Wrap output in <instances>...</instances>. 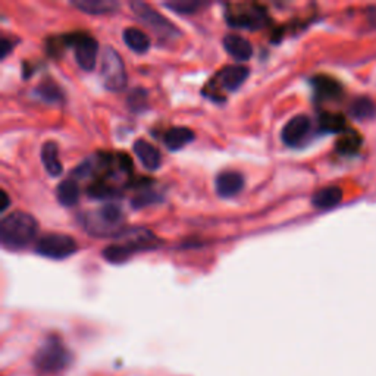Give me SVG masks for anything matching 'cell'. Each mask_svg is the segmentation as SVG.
Here are the masks:
<instances>
[{
  "label": "cell",
  "instance_id": "obj_3",
  "mask_svg": "<svg viewBox=\"0 0 376 376\" xmlns=\"http://www.w3.org/2000/svg\"><path fill=\"white\" fill-rule=\"evenodd\" d=\"M155 234L147 230H133L127 235H121V241L110 244L103 250V257L109 263L119 264L127 262L133 255L155 247Z\"/></svg>",
  "mask_w": 376,
  "mask_h": 376
},
{
  "label": "cell",
  "instance_id": "obj_24",
  "mask_svg": "<svg viewBox=\"0 0 376 376\" xmlns=\"http://www.w3.org/2000/svg\"><path fill=\"white\" fill-rule=\"evenodd\" d=\"M87 194L91 197V199H99V200H107V199H112L115 197L118 194V190L114 187L107 184L105 179H99L96 181V183H93L89 188H87Z\"/></svg>",
  "mask_w": 376,
  "mask_h": 376
},
{
  "label": "cell",
  "instance_id": "obj_18",
  "mask_svg": "<svg viewBox=\"0 0 376 376\" xmlns=\"http://www.w3.org/2000/svg\"><path fill=\"white\" fill-rule=\"evenodd\" d=\"M73 5L84 13L91 15H105V13H112L119 8V3L112 0H78L73 2Z\"/></svg>",
  "mask_w": 376,
  "mask_h": 376
},
{
  "label": "cell",
  "instance_id": "obj_9",
  "mask_svg": "<svg viewBox=\"0 0 376 376\" xmlns=\"http://www.w3.org/2000/svg\"><path fill=\"white\" fill-rule=\"evenodd\" d=\"M130 6L135 13V17L160 37H175L178 34V30L165 17H162L158 10L150 8L147 3L131 2Z\"/></svg>",
  "mask_w": 376,
  "mask_h": 376
},
{
  "label": "cell",
  "instance_id": "obj_13",
  "mask_svg": "<svg viewBox=\"0 0 376 376\" xmlns=\"http://www.w3.org/2000/svg\"><path fill=\"white\" fill-rule=\"evenodd\" d=\"M224 47L231 58L239 62H244L252 58L253 47L250 41L241 36L228 34L224 38Z\"/></svg>",
  "mask_w": 376,
  "mask_h": 376
},
{
  "label": "cell",
  "instance_id": "obj_32",
  "mask_svg": "<svg viewBox=\"0 0 376 376\" xmlns=\"http://www.w3.org/2000/svg\"><path fill=\"white\" fill-rule=\"evenodd\" d=\"M370 20H372L373 25H376V9H372L370 10Z\"/></svg>",
  "mask_w": 376,
  "mask_h": 376
},
{
  "label": "cell",
  "instance_id": "obj_1",
  "mask_svg": "<svg viewBox=\"0 0 376 376\" xmlns=\"http://www.w3.org/2000/svg\"><path fill=\"white\" fill-rule=\"evenodd\" d=\"M38 231V224L30 213L12 212L0 222V241L12 252H18L29 247Z\"/></svg>",
  "mask_w": 376,
  "mask_h": 376
},
{
  "label": "cell",
  "instance_id": "obj_5",
  "mask_svg": "<svg viewBox=\"0 0 376 376\" xmlns=\"http://www.w3.org/2000/svg\"><path fill=\"white\" fill-rule=\"evenodd\" d=\"M227 21L231 27L247 30H259L268 24V12L260 5L228 6Z\"/></svg>",
  "mask_w": 376,
  "mask_h": 376
},
{
  "label": "cell",
  "instance_id": "obj_4",
  "mask_svg": "<svg viewBox=\"0 0 376 376\" xmlns=\"http://www.w3.org/2000/svg\"><path fill=\"white\" fill-rule=\"evenodd\" d=\"M123 220L121 209L115 203H106L97 211H93L82 218L86 230L93 235H110L118 234V230Z\"/></svg>",
  "mask_w": 376,
  "mask_h": 376
},
{
  "label": "cell",
  "instance_id": "obj_21",
  "mask_svg": "<svg viewBox=\"0 0 376 376\" xmlns=\"http://www.w3.org/2000/svg\"><path fill=\"white\" fill-rule=\"evenodd\" d=\"M312 84L315 87V93L319 99H324V100L336 99V97L341 93V87L338 82L325 75L315 77Z\"/></svg>",
  "mask_w": 376,
  "mask_h": 376
},
{
  "label": "cell",
  "instance_id": "obj_23",
  "mask_svg": "<svg viewBox=\"0 0 376 376\" xmlns=\"http://www.w3.org/2000/svg\"><path fill=\"white\" fill-rule=\"evenodd\" d=\"M345 119L340 114L325 112L319 116V128L325 133H341L345 130Z\"/></svg>",
  "mask_w": 376,
  "mask_h": 376
},
{
  "label": "cell",
  "instance_id": "obj_10",
  "mask_svg": "<svg viewBox=\"0 0 376 376\" xmlns=\"http://www.w3.org/2000/svg\"><path fill=\"white\" fill-rule=\"evenodd\" d=\"M312 122L309 116L306 115H297L291 118L283 128L281 138L283 142L289 147H299L304 143L306 138L310 134Z\"/></svg>",
  "mask_w": 376,
  "mask_h": 376
},
{
  "label": "cell",
  "instance_id": "obj_8",
  "mask_svg": "<svg viewBox=\"0 0 376 376\" xmlns=\"http://www.w3.org/2000/svg\"><path fill=\"white\" fill-rule=\"evenodd\" d=\"M63 41L65 46H71L74 49L78 66L84 71H93V68L96 66L97 50H99L97 40L86 33H73L66 34Z\"/></svg>",
  "mask_w": 376,
  "mask_h": 376
},
{
  "label": "cell",
  "instance_id": "obj_29",
  "mask_svg": "<svg viewBox=\"0 0 376 376\" xmlns=\"http://www.w3.org/2000/svg\"><path fill=\"white\" fill-rule=\"evenodd\" d=\"M146 97H147V94H146L144 90H142V89H135V90L130 94V97H128V103H130V106H131L133 109H137V107L140 109L142 105H144Z\"/></svg>",
  "mask_w": 376,
  "mask_h": 376
},
{
  "label": "cell",
  "instance_id": "obj_26",
  "mask_svg": "<svg viewBox=\"0 0 376 376\" xmlns=\"http://www.w3.org/2000/svg\"><path fill=\"white\" fill-rule=\"evenodd\" d=\"M165 6L179 13V15H188V13L197 12L203 6V3L194 2V0H175V2H166Z\"/></svg>",
  "mask_w": 376,
  "mask_h": 376
},
{
  "label": "cell",
  "instance_id": "obj_27",
  "mask_svg": "<svg viewBox=\"0 0 376 376\" xmlns=\"http://www.w3.org/2000/svg\"><path fill=\"white\" fill-rule=\"evenodd\" d=\"M360 144H361L360 137L354 133H348L338 142L337 149L340 153H343V155H352V153L360 149Z\"/></svg>",
  "mask_w": 376,
  "mask_h": 376
},
{
  "label": "cell",
  "instance_id": "obj_17",
  "mask_svg": "<svg viewBox=\"0 0 376 376\" xmlns=\"http://www.w3.org/2000/svg\"><path fill=\"white\" fill-rule=\"evenodd\" d=\"M194 140V133L187 127H174L166 131L163 142L170 150H179Z\"/></svg>",
  "mask_w": 376,
  "mask_h": 376
},
{
  "label": "cell",
  "instance_id": "obj_6",
  "mask_svg": "<svg viewBox=\"0 0 376 376\" xmlns=\"http://www.w3.org/2000/svg\"><path fill=\"white\" fill-rule=\"evenodd\" d=\"M78 250L77 241L66 234H46L36 243V252L47 259L62 260L73 256Z\"/></svg>",
  "mask_w": 376,
  "mask_h": 376
},
{
  "label": "cell",
  "instance_id": "obj_31",
  "mask_svg": "<svg viewBox=\"0 0 376 376\" xmlns=\"http://www.w3.org/2000/svg\"><path fill=\"white\" fill-rule=\"evenodd\" d=\"M2 199H3V203H2V206H0V211H2V212H5V211H6V209L9 207V203H10V200H9V196H8V193H6L5 190H2Z\"/></svg>",
  "mask_w": 376,
  "mask_h": 376
},
{
  "label": "cell",
  "instance_id": "obj_7",
  "mask_svg": "<svg viewBox=\"0 0 376 376\" xmlns=\"http://www.w3.org/2000/svg\"><path fill=\"white\" fill-rule=\"evenodd\" d=\"M100 77L105 87L112 91H118L127 84V73H125L123 62L118 52L109 46L102 52Z\"/></svg>",
  "mask_w": 376,
  "mask_h": 376
},
{
  "label": "cell",
  "instance_id": "obj_20",
  "mask_svg": "<svg viewBox=\"0 0 376 376\" xmlns=\"http://www.w3.org/2000/svg\"><path fill=\"white\" fill-rule=\"evenodd\" d=\"M57 197L62 206L71 207L77 204L80 199V187L77 184V181L74 178L63 179L57 187Z\"/></svg>",
  "mask_w": 376,
  "mask_h": 376
},
{
  "label": "cell",
  "instance_id": "obj_16",
  "mask_svg": "<svg viewBox=\"0 0 376 376\" xmlns=\"http://www.w3.org/2000/svg\"><path fill=\"white\" fill-rule=\"evenodd\" d=\"M343 196L344 194L340 187H325V188L317 190L313 194L312 203L317 209H331L341 203Z\"/></svg>",
  "mask_w": 376,
  "mask_h": 376
},
{
  "label": "cell",
  "instance_id": "obj_22",
  "mask_svg": "<svg viewBox=\"0 0 376 376\" xmlns=\"http://www.w3.org/2000/svg\"><path fill=\"white\" fill-rule=\"evenodd\" d=\"M36 94L47 103H58L62 99L61 87L52 80L41 81V84L36 89Z\"/></svg>",
  "mask_w": 376,
  "mask_h": 376
},
{
  "label": "cell",
  "instance_id": "obj_12",
  "mask_svg": "<svg viewBox=\"0 0 376 376\" xmlns=\"http://www.w3.org/2000/svg\"><path fill=\"white\" fill-rule=\"evenodd\" d=\"M248 68L241 66V65H228L225 68H222L216 75V82H219V86L228 90V91H235L236 89H240L243 86V82L248 77Z\"/></svg>",
  "mask_w": 376,
  "mask_h": 376
},
{
  "label": "cell",
  "instance_id": "obj_25",
  "mask_svg": "<svg viewBox=\"0 0 376 376\" xmlns=\"http://www.w3.org/2000/svg\"><path fill=\"white\" fill-rule=\"evenodd\" d=\"M350 114L356 119H366L375 115V105L368 97H359L350 106Z\"/></svg>",
  "mask_w": 376,
  "mask_h": 376
},
{
  "label": "cell",
  "instance_id": "obj_15",
  "mask_svg": "<svg viewBox=\"0 0 376 376\" xmlns=\"http://www.w3.org/2000/svg\"><path fill=\"white\" fill-rule=\"evenodd\" d=\"M41 162L50 176H59L62 174V163L59 160L58 146L53 142H46L41 147Z\"/></svg>",
  "mask_w": 376,
  "mask_h": 376
},
{
  "label": "cell",
  "instance_id": "obj_19",
  "mask_svg": "<svg viewBox=\"0 0 376 376\" xmlns=\"http://www.w3.org/2000/svg\"><path fill=\"white\" fill-rule=\"evenodd\" d=\"M122 38L123 43L137 53H144L150 47L149 36L143 33L140 29H137V27H128V29H125L122 33Z\"/></svg>",
  "mask_w": 376,
  "mask_h": 376
},
{
  "label": "cell",
  "instance_id": "obj_14",
  "mask_svg": "<svg viewBox=\"0 0 376 376\" xmlns=\"http://www.w3.org/2000/svg\"><path fill=\"white\" fill-rule=\"evenodd\" d=\"M134 153L146 170L149 171L159 170V166L162 163V156L155 146L146 140H137L134 143Z\"/></svg>",
  "mask_w": 376,
  "mask_h": 376
},
{
  "label": "cell",
  "instance_id": "obj_30",
  "mask_svg": "<svg viewBox=\"0 0 376 376\" xmlns=\"http://www.w3.org/2000/svg\"><path fill=\"white\" fill-rule=\"evenodd\" d=\"M12 50V43L8 38H2V47H0V58L5 59L8 57V53Z\"/></svg>",
  "mask_w": 376,
  "mask_h": 376
},
{
  "label": "cell",
  "instance_id": "obj_11",
  "mask_svg": "<svg viewBox=\"0 0 376 376\" xmlns=\"http://www.w3.org/2000/svg\"><path fill=\"white\" fill-rule=\"evenodd\" d=\"M244 187V176L236 171H224L218 174L215 179V188L220 197H234Z\"/></svg>",
  "mask_w": 376,
  "mask_h": 376
},
{
  "label": "cell",
  "instance_id": "obj_2",
  "mask_svg": "<svg viewBox=\"0 0 376 376\" xmlns=\"http://www.w3.org/2000/svg\"><path fill=\"white\" fill-rule=\"evenodd\" d=\"M73 361V354L58 336H49L34 354V368L41 375L63 372Z\"/></svg>",
  "mask_w": 376,
  "mask_h": 376
},
{
  "label": "cell",
  "instance_id": "obj_28",
  "mask_svg": "<svg viewBox=\"0 0 376 376\" xmlns=\"http://www.w3.org/2000/svg\"><path fill=\"white\" fill-rule=\"evenodd\" d=\"M160 199L162 197L159 196V194H156L155 191H142L140 194H137V196L134 197L133 206L134 207H144L147 204L160 202Z\"/></svg>",
  "mask_w": 376,
  "mask_h": 376
}]
</instances>
